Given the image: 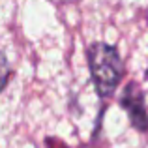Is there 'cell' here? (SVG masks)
Wrapping results in <instances>:
<instances>
[{"label": "cell", "mask_w": 148, "mask_h": 148, "mask_svg": "<svg viewBox=\"0 0 148 148\" xmlns=\"http://www.w3.org/2000/svg\"><path fill=\"white\" fill-rule=\"evenodd\" d=\"M88 64L94 81L96 92L101 98H107L116 90L124 73L118 49L107 43H92L88 47Z\"/></svg>", "instance_id": "obj_1"}, {"label": "cell", "mask_w": 148, "mask_h": 148, "mask_svg": "<svg viewBox=\"0 0 148 148\" xmlns=\"http://www.w3.org/2000/svg\"><path fill=\"white\" fill-rule=\"evenodd\" d=\"M120 103L127 111L131 126L137 131H148V111L145 105V98H143V92L139 90L135 83H130L126 86Z\"/></svg>", "instance_id": "obj_2"}, {"label": "cell", "mask_w": 148, "mask_h": 148, "mask_svg": "<svg viewBox=\"0 0 148 148\" xmlns=\"http://www.w3.org/2000/svg\"><path fill=\"white\" fill-rule=\"evenodd\" d=\"M10 75H11V68H10V64H8V58L4 56V53L0 51V92H2L4 86L8 84Z\"/></svg>", "instance_id": "obj_3"}, {"label": "cell", "mask_w": 148, "mask_h": 148, "mask_svg": "<svg viewBox=\"0 0 148 148\" xmlns=\"http://www.w3.org/2000/svg\"><path fill=\"white\" fill-rule=\"evenodd\" d=\"M145 77H146V79H148V68H146V73H145Z\"/></svg>", "instance_id": "obj_4"}]
</instances>
